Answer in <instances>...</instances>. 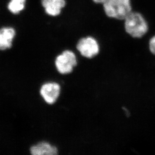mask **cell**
Listing matches in <instances>:
<instances>
[{
	"mask_svg": "<svg viewBox=\"0 0 155 155\" xmlns=\"http://www.w3.org/2000/svg\"><path fill=\"white\" fill-rule=\"evenodd\" d=\"M104 127H105V123H104ZM105 138H106V135H105ZM106 143H107V140H106Z\"/></svg>",
	"mask_w": 155,
	"mask_h": 155,
	"instance_id": "7c38bea8",
	"label": "cell"
},
{
	"mask_svg": "<svg viewBox=\"0 0 155 155\" xmlns=\"http://www.w3.org/2000/svg\"><path fill=\"white\" fill-rule=\"evenodd\" d=\"M31 152L34 155H54L57 154V150L49 143L43 142L32 147Z\"/></svg>",
	"mask_w": 155,
	"mask_h": 155,
	"instance_id": "ba28073f",
	"label": "cell"
},
{
	"mask_svg": "<svg viewBox=\"0 0 155 155\" xmlns=\"http://www.w3.org/2000/svg\"><path fill=\"white\" fill-rule=\"evenodd\" d=\"M104 8L107 16L119 20H124L132 12L130 0H107Z\"/></svg>",
	"mask_w": 155,
	"mask_h": 155,
	"instance_id": "7a4b0ae2",
	"label": "cell"
},
{
	"mask_svg": "<svg viewBox=\"0 0 155 155\" xmlns=\"http://www.w3.org/2000/svg\"><path fill=\"white\" fill-rule=\"evenodd\" d=\"M25 0H11L8 5V8L14 14H17L24 8Z\"/></svg>",
	"mask_w": 155,
	"mask_h": 155,
	"instance_id": "9c48e42d",
	"label": "cell"
},
{
	"mask_svg": "<svg viewBox=\"0 0 155 155\" xmlns=\"http://www.w3.org/2000/svg\"><path fill=\"white\" fill-rule=\"evenodd\" d=\"M15 34L14 30L11 28H2L0 30L1 50H5L11 47L12 40Z\"/></svg>",
	"mask_w": 155,
	"mask_h": 155,
	"instance_id": "52a82bcc",
	"label": "cell"
},
{
	"mask_svg": "<svg viewBox=\"0 0 155 155\" xmlns=\"http://www.w3.org/2000/svg\"><path fill=\"white\" fill-rule=\"evenodd\" d=\"M56 66L57 70L62 74L69 73L72 71L77 64L75 54L70 51H65L56 58Z\"/></svg>",
	"mask_w": 155,
	"mask_h": 155,
	"instance_id": "277c9868",
	"label": "cell"
},
{
	"mask_svg": "<svg viewBox=\"0 0 155 155\" xmlns=\"http://www.w3.org/2000/svg\"><path fill=\"white\" fill-rule=\"evenodd\" d=\"M40 93L47 103L53 104L59 95L60 86L56 83L45 84L41 88Z\"/></svg>",
	"mask_w": 155,
	"mask_h": 155,
	"instance_id": "5b68a950",
	"label": "cell"
},
{
	"mask_svg": "<svg viewBox=\"0 0 155 155\" xmlns=\"http://www.w3.org/2000/svg\"><path fill=\"white\" fill-rule=\"evenodd\" d=\"M107 0H94L95 3H103L104 4Z\"/></svg>",
	"mask_w": 155,
	"mask_h": 155,
	"instance_id": "8fae6325",
	"label": "cell"
},
{
	"mask_svg": "<svg viewBox=\"0 0 155 155\" xmlns=\"http://www.w3.org/2000/svg\"><path fill=\"white\" fill-rule=\"evenodd\" d=\"M149 49L151 54L155 56V36L150 40L149 42Z\"/></svg>",
	"mask_w": 155,
	"mask_h": 155,
	"instance_id": "30bf717a",
	"label": "cell"
},
{
	"mask_svg": "<svg viewBox=\"0 0 155 155\" xmlns=\"http://www.w3.org/2000/svg\"><path fill=\"white\" fill-rule=\"evenodd\" d=\"M124 21L126 32L133 38H141L148 31V24L140 13L131 12Z\"/></svg>",
	"mask_w": 155,
	"mask_h": 155,
	"instance_id": "6da1fadb",
	"label": "cell"
},
{
	"mask_svg": "<svg viewBox=\"0 0 155 155\" xmlns=\"http://www.w3.org/2000/svg\"><path fill=\"white\" fill-rule=\"evenodd\" d=\"M42 4L49 15L57 16L65 6L64 0H42Z\"/></svg>",
	"mask_w": 155,
	"mask_h": 155,
	"instance_id": "8992f818",
	"label": "cell"
},
{
	"mask_svg": "<svg viewBox=\"0 0 155 155\" xmlns=\"http://www.w3.org/2000/svg\"><path fill=\"white\" fill-rule=\"evenodd\" d=\"M77 48L84 57L92 59L100 53V46L97 40L91 37L82 38L77 45Z\"/></svg>",
	"mask_w": 155,
	"mask_h": 155,
	"instance_id": "3957f363",
	"label": "cell"
}]
</instances>
